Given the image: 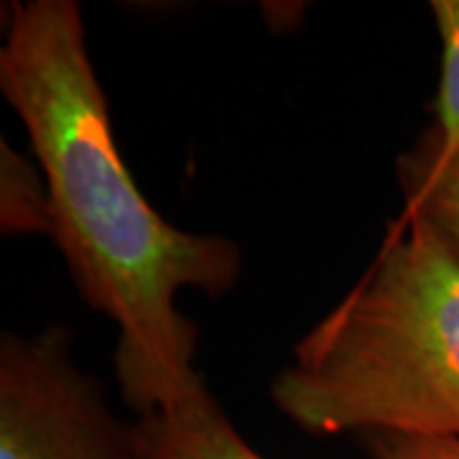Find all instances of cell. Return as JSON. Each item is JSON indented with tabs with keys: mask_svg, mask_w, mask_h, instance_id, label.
<instances>
[{
	"mask_svg": "<svg viewBox=\"0 0 459 459\" xmlns=\"http://www.w3.org/2000/svg\"><path fill=\"white\" fill-rule=\"evenodd\" d=\"M0 90L16 110L49 192V238L82 299L117 327L115 376L138 416L189 395L197 327L184 289L220 296L240 247L166 222L123 164L105 90L74 0H16L0 47Z\"/></svg>",
	"mask_w": 459,
	"mask_h": 459,
	"instance_id": "cell-1",
	"label": "cell"
},
{
	"mask_svg": "<svg viewBox=\"0 0 459 459\" xmlns=\"http://www.w3.org/2000/svg\"><path fill=\"white\" fill-rule=\"evenodd\" d=\"M299 429L459 439V265L398 214L355 289L294 347L271 385Z\"/></svg>",
	"mask_w": 459,
	"mask_h": 459,
	"instance_id": "cell-2",
	"label": "cell"
},
{
	"mask_svg": "<svg viewBox=\"0 0 459 459\" xmlns=\"http://www.w3.org/2000/svg\"><path fill=\"white\" fill-rule=\"evenodd\" d=\"M0 459H143L135 421L115 416L66 329L3 334Z\"/></svg>",
	"mask_w": 459,
	"mask_h": 459,
	"instance_id": "cell-3",
	"label": "cell"
},
{
	"mask_svg": "<svg viewBox=\"0 0 459 459\" xmlns=\"http://www.w3.org/2000/svg\"><path fill=\"white\" fill-rule=\"evenodd\" d=\"M143 459H268L243 439L202 383L181 401L135 419Z\"/></svg>",
	"mask_w": 459,
	"mask_h": 459,
	"instance_id": "cell-4",
	"label": "cell"
},
{
	"mask_svg": "<svg viewBox=\"0 0 459 459\" xmlns=\"http://www.w3.org/2000/svg\"><path fill=\"white\" fill-rule=\"evenodd\" d=\"M403 217L424 222L459 265V148L439 156L419 138L395 161Z\"/></svg>",
	"mask_w": 459,
	"mask_h": 459,
	"instance_id": "cell-5",
	"label": "cell"
},
{
	"mask_svg": "<svg viewBox=\"0 0 459 459\" xmlns=\"http://www.w3.org/2000/svg\"><path fill=\"white\" fill-rule=\"evenodd\" d=\"M431 16L442 41V72L434 98V123L421 141L446 156L459 148V0H434Z\"/></svg>",
	"mask_w": 459,
	"mask_h": 459,
	"instance_id": "cell-6",
	"label": "cell"
},
{
	"mask_svg": "<svg viewBox=\"0 0 459 459\" xmlns=\"http://www.w3.org/2000/svg\"><path fill=\"white\" fill-rule=\"evenodd\" d=\"M3 204H0V220L3 232H51L49 220V192L47 181L39 177L26 159H21L13 148L3 141Z\"/></svg>",
	"mask_w": 459,
	"mask_h": 459,
	"instance_id": "cell-7",
	"label": "cell"
},
{
	"mask_svg": "<svg viewBox=\"0 0 459 459\" xmlns=\"http://www.w3.org/2000/svg\"><path fill=\"white\" fill-rule=\"evenodd\" d=\"M362 444L370 459H459V439L368 434Z\"/></svg>",
	"mask_w": 459,
	"mask_h": 459,
	"instance_id": "cell-8",
	"label": "cell"
}]
</instances>
